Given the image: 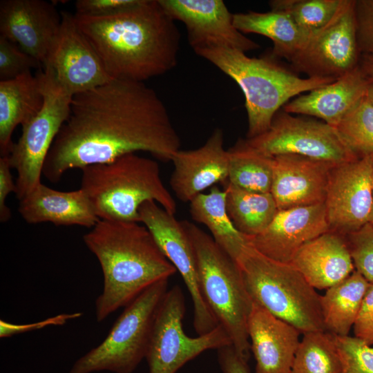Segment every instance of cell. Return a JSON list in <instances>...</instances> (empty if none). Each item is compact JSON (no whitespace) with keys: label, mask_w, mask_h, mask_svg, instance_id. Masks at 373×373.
I'll return each instance as SVG.
<instances>
[{"label":"cell","mask_w":373,"mask_h":373,"mask_svg":"<svg viewBox=\"0 0 373 373\" xmlns=\"http://www.w3.org/2000/svg\"><path fill=\"white\" fill-rule=\"evenodd\" d=\"M43 65L17 44L0 35V81L15 79Z\"/></svg>","instance_id":"obj_36"},{"label":"cell","mask_w":373,"mask_h":373,"mask_svg":"<svg viewBox=\"0 0 373 373\" xmlns=\"http://www.w3.org/2000/svg\"><path fill=\"white\" fill-rule=\"evenodd\" d=\"M168 280L151 285L126 306L105 339L77 359L68 373H132L146 357Z\"/></svg>","instance_id":"obj_8"},{"label":"cell","mask_w":373,"mask_h":373,"mask_svg":"<svg viewBox=\"0 0 373 373\" xmlns=\"http://www.w3.org/2000/svg\"><path fill=\"white\" fill-rule=\"evenodd\" d=\"M159 1L175 21L184 25L193 50L226 47L246 52L260 48L236 28L233 14L222 0Z\"/></svg>","instance_id":"obj_16"},{"label":"cell","mask_w":373,"mask_h":373,"mask_svg":"<svg viewBox=\"0 0 373 373\" xmlns=\"http://www.w3.org/2000/svg\"><path fill=\"white\" fill-rule=\"evenodd\" d=\"M360 65L365 73L373 72V55H361Z\"/></svg>","instance_id":"obj_43"},{"label":"cell","mask_w":373,"mask_h":373,"mask_svg":"<svg viewBox=\"0 0 373 373\" xmlns=\"http://www.w3.org/2000/svg\"><path fill=\"white\" fill-rule=\"evenodd\" d=\"M217 350L218 362L223 373H250L248 361L240 356L231 344Z\"/></svg>","instance_id":"obj_42"},{"label":"cell","mask_w":373,"mask_h":373,"mask_svg":"<svg viewBox=\"0 0 373 373\" xmlns=\"http://www.w3.org/2000/svg\"><path fill=\"white\" fill-rule=\"evenodd\" d=\"M247 332L255 373H290L300 332L253 302Z\"/></svg>","instance_id":"obj_21"},{"label":"cell","mask_w":373,"mask_h":373,"mask_svg":"<svg viewBox=\"0 0 373 373\" xmlns=\"http://www.w3.org/2000/svg\"><path fill=\"white\" fill-rule=\"evenodd\" d=\"M369 223H370L373 226V204Z\"/></svg>","instance_id":"obj_45"},{"label":"cell","mask_w":373,"mask_h":373,"mask_svg":"<svg viewBox=\"0 0 373 373\" xmlns=\"http://www.w3.org/2000/svg\"><path fill=\"white\" fill-rule=\"evenodd\" d=\"M369 76L359 64L336 80L300 95L283 109L314 117L336 127L365 96Z\"/></svg>","instance_id":"obj_22"},{"label":"cell","mask_w":373,"mask_h":373,"mask_svg":"<svg viewBox=\"0 0 373 373\" xmlns=\"http://www.w3.org/2000/svg\"><path fill=\"white\" fill-rule=\"evenodd\" d=\"M82 312L60 314L44 320L27 324H14L0 320V338L11 337L28 332L40 329L50 325H63L68 321L81 317Z\"/></svg>","instance_id":"obj_39"},{"label":"cell","mask_w":373,"mask_h":373,"mask_svg":"<svg viewBox=\"0 0 373 373\" xmlns=\"http://www.w3.org/2000/svg\"><path fill=\"white\" fill-rule=\"evenodd\" d=\"M75 17L113 79L144 82L177 65L181 36L159 0H137L108 17Z\"/></svg>","instance_id":"obj_2"},{"label":"cell","mask_w":373,"mask_h":373,"mask_svg":"<svg viewBox=\"0 0 373 373\" xmlns=\"http://www.w3.org/2000/svg\"><path fill=\"white\" fill-rule=\"evenodd\" d=\"M356 38L361 55H373V0H354Z\"/></svg>","instance_id":"obj_37"},{"label":"cell","mask_w":373,"mask_h":373,"mask_svg":"<svg viewBox=\"0 0 373 373\" xmlns=\"http://www.w3.org/2000/svg\"><path fill=\"white\" fill-rule=\"evenodd\" d=\"M354 337L373 345V284H370L353 325Z\"/></svg>","instance_id":"obj_40"},{"label":"cell","mask_w":373,"mask_h":373,"mask_svg":"<svg viewBox=\"0 0 373 373\" xmlns=\"http://www.w3.org/2000/svg\"><path fill=\"white\" fill-rule=\"evenodd\" d=\"M335 335L318 331L303 334L290 373H342Z\"/></svg>","instance_id":"obj_31"},{"label":"cell","mask_w":373,"mask_h":373,"mask_svg":"<svg viewBox=\"0 0 373 373\" xmlns=\"http://www.w3.org/2000/svg\"><path fill=\"white\" fill-rule=\"evenodd\" d=\"M345 237L355 270L373 284V226L367 223Z\"/></svg>","instance_id":"obj_35"},{"label":"cell","mask_w":373,"mask_h":373,"mask_svg":"<svg viewBox=\"0 0 373 373\" xmlns=\"http://www.w3.org/2000/svg\"><path fill=\"white\" fill-rule=\"evenodd\" d=\"M19 201L18 211L29 224L48 222L56 226L92 228L100 220L80 188L61 191L41 182Z\"/></svg>","instance_id":"obj_24"},{"label":"cell","mask_w":373,"mask_h":373,"mask_svg":"<svg viewBox=\"0 0 373 373\" xmlns=\"http://www.w3.org/2000/svg\"><path fill=\"white\" fill-rule=\"evenodd\" d=\"M42 82L44 104L40 112L22 126L18 141L8 155L17 171L16 196L20 200L41 182L47 155L67 119L73 96L59 86L44 70L37 71Z\"/></svg>","instance_id":"obj_9"},{"label":"cell","mask_w":373,"mask_h":373,"mask_svg":"<svg viewBox=\"0 0 373 373\" xmlns=\"http://www.w3.org/2000/svg\"><path fill=\"white\" fill-rule=\"evenodd\" d=\"M140 223L99 220L83 236L103 274V290L95 301L97 322L177 271L149 230Z\"/></svg>","instance_id":"obj_3"},{"label":"cell","mask_w":373,"mask_h":373,"mask_svg":"<svg viewBox=\"0 0 373 373\" xmlns=\"http://www.w3.org/2000/svg\"><path fill=\"white\" fill-rule=\"evenodd\" d=\"M180 145L166 107L153 88L144 82L111 79L73 96L42 175L57 182L70 169L137 151L171 161Z\"/></svg>","instance_id":"obj_1"},{"label":"cell","mask_w":373,"mask_h":373,"mask_svg":"<svg viewBox=\"0 0 373 373\" xmlns=\"http://www.w3.org/2000/svg\"><path fill=\"white\" fill-rule=\"evenodd\" d=\"M81 170L80 189L100 220L140 222L139 209L149 200L171 214L176 213V202L154 160L130 153Z\"/></svg>","instance_id":"obj_5"},{"label":"cell","mask_w":373,"mask_h":373,"mask_svg":"<svg viewBox=\"0 0 373 373\" xmlns=\"http://www.w3.org/2000/svg\"><path fill=\"white\" fill-rule=\"evenodd\" d=\"M9 157H0V221L8 222L11 218V211L6 205V198L11 193H16V183L14 182L10 169Z\"/></svg>","instance_id":"obj_41"},{"label":"cell","mask_w":373,"mask_h":373,"mask_svg":"<svg viewBox=\"0 0 373 373\" xmlns=\"http://www.w3.org/2000/svg\"><path fill=\"white\" fill-rule=\"evenodd\" d=\"M290 264L318 289L339 283L355 270L345 237L331 231L303 245Z\"/></svg>","instance_id":"obj_23"},{"label":"cell","mask_w":373,"mask_h":373,"mask_svg":"<svg viewBox=\"0 0 373 373\" xmlns=\"http://www.w3.org/2000/svg\"><path fill=\"white\" fill-rule=\"evenodd\" d=\"M222 184L227 211L236 228L247 237L262 232L278 211L271 193L247 191L231 184L227 180Z\"/></svg>","instance_id":"obj_29"},{"label":"cell","mask_w":373,"mask_h":373,"mask_svg":"<svg viewBox=\"0 0 373 373\" xmlns=\"http://www.w3.org/2000/svg\"><path fill=\"white\" fill-rule=\"evenodd\" d=\"M342 373H373V347L354 336H335Z\"/></svg>","instance_id":"obj_34"},{"label":"cell","mask_w":373,"mask_h":373,"mask_svg":"<svg viewBox=\"0 0 373 373\" xmlns=\"http://www.w3.org/2000/svg\"><path fill=\"white\" fill-rule=\"evenodd\" d=\"M236 28L243 34L254 33L271 40L270 55L289 62L306 44L310 35L300 29L285 11L271 10L260 12L249 11L233 15Z\"/></svg>","instance_id":"obj_26"},{"label":"cell","mask_w":373,"mask_h":373,"mask_svg":"<svg viewBox=\"0 0 373 373\" xmlns=\"http://www.w3.org/2000/svg\"><path fill=\"white\" fill-rule=\"evenodd\" d=\"M345 0H272L271 10L286 12L303 31L312 35L327 25Z\"/></svg>","instance_id":"obj_32"},{"label":"cell","mask_w":373,"mask_h":373,"mask_svg":"<svg viewBox=\"0 0 373 373\" xmlns=\"http://www.w3.org/2000/svg\"><path fill=\"white\" fill-rule=\"evenodd\" d=\"M367 75L369 76V84L366 97L373 104V72L368 73Z\"/></svg>","instance_id":"obj_44"},{"label":"cell","mask_w":373,"mask_h":373,"mask_svg":"<svg viewBox=\"0 0 373 373\" xmlns=\"http://www.w3.org/2000/svg\"><path fill=\"white\" fill-rule=\"evenodd\" d=\"M324 203L331 231L346 236L369 223L373 204V154L334 166Z\"/></svg>","instance_id":"obj_14"},{"label":"cell","mask_w":373,"mask_h":373,"mask_svg":"<svg viewBox=\"0 0 373 373\" xmlns=\"http://www.w3.org/2000/svg\"><path fill=\"white\" fill-rule=\"evenodd\" d=\"M171 161V189L178 200L190 202L206 189L228 178L229 155L224 148L223 131L215 129L202 146L193 150L180 149Z\"/></svg>","instance_id":"obj_20"},{"label":"cell","mask_w":373,"mask_h":373,"mask_svg":"<svg viewBox=\"0 0 373 373\" xmlns=\"http://www.w3.org/2000/svg\"><path fill=\"white\" fill-rule=\"evenodd\" d=\"M370 284L354 270L347 278L327 289L321 296L326 332L335 336H348Z\"/></svg>","instance_id":"obj_28"},{"label":"cell","mask_w":373,"mask_h":373,"mask_svg":"<svg viewBox=\"0 0 373 373\" xmlns=\"http://www.w3.org/2000/svg\"><path fill=\"white\" fill-rule=\"evenodd\" d=\"M44 104L39 74L31 71L15 79L0 81V155L8 156L14 142L12 135L18 125L33 119Z\"/></svg>","instance_id":"obj_25"},{"label":"cell","mask_w":373,"mask_h":373,"mask_svg":"<svg viewBox=\"0 0 373 373\" xmlns=\"http://www.w3.org/2000/svg\"><path fill=\"white\" fill-rule=\"evenodd\" d=\"M329 231L325 203L278 210L260 233L247 237L265 256L290 263L295 253L311 240Z\"/></svg>","instance_id":"obj_18"},{"label":"cell","mask_w":373,"mask_h":373,"mask_svg":"<svg viewBox=\"0 0 373 373\" xmlns=\"http://www.w3.org/2000/svg\"><path fill=\"white\" fill-rule=\"evenodd\" d=\"M354 17V0L343 6L324 28L312 33L290 60V67L308 77L336 80L360 64Z\"/></svg>","instance_id":"obj_13"},{"label":"cell","mask_w":373,"mask_h":373,"mask_svg":"<svg viewBox=\"0 0 373 373\" xmlns=\"http://www.w3.org/2000/svg\"><path fill=\"white\" fill-rule=\"evenodd\" d=\"M185 310L182 290L174 285L166 292L155 317L145 357L149 373H175L204 351L231 344L229 336L220 324L207 334L197 337L187 336L182 327Z\"/></svg>","instance_id":"obj_10"},{"label":"cell","mask_w":373,"mask_h":373,"mask_svg":"<svg viewBox=\"0 0 373 373\" xmlns=\"http://www.w3.org/2000/svg\"><path fill=\"white\" fill-rule=\"evenodd\" d=\"M227 181L238 188L258 193L271 191L274 157L266 155L239 140L227 150Z\"/></svg>","instance_id":"obj_30"},{"label":"cell","mask_w":373,"mask_h":373,"mask_svg":"<svg viewBox=\"0 0 373 373\" xmlns=\"http://www.w3.org/2000/svg\"><path fill=\"white\" fill-rule=\"evenodd\" d=\"M194 51L233 79L241 88L247 115V139L266 132L276 113L289 99L335 81L331 78H302L270 54L250 57L245 52L226 47H208Z\"/></svg>","instance_id":"obj_4"},{"label":"cell","mask_w":373,"mask_h":373,"mask_svg":"<svg viewBox=\"0 0 373 373\" xmlns=\"http://www.w3.org/2000/svg\"><path fill=\"white\" fill-rule=\"evenodd\" d=\"M236 264L254 303L300 334L325 331L321 295L293 265L265 256L249 243Z\"/></svg>","instance_id":"obj_6"},{"label":"cell","mask_w":373,"mask_h":373,"mask_svg":"<svg viewBox=\"0 0 373 373\" xmlns=\"http://www.w3.org/2000/svg\"><path fill=\"white\" fill-rule=\"evenodd\" d=\"M137 0H77L76 15L87 17H108L133 6Z\"/></svg>","instance_id":"obj_38"},{"label":"cell","mask_w":373,"mask_h":373,"mask_svg":"<svg viewBox=\"0 0 373 373\" xmlns=\"http://www.w3.org/2000/svg\"><path fill=\"white\" fill-rule=\"evenodd\" d=\"M335 128L356 155L373 154V104L366 96Z\"/></svg>","instance_id":"obj_33"},{"label":"cell","mask_w":373,"mask_h":373,"mask_svg":"<svg viewBox=\"0 0 373 373\" xmlns=\"http://www.w3.org/2000/svg\"><path fill=\"white\" fill-rule=\"evenodd\" d=\"M139 216L140 222L149 230L163 254L184 280L193 304L195 332L198 335L211 332L219 324L202 292L195 253L182 221L153 200L141 205Z\"/></svg>","instance_id":"obj_12"},{"label":"cell","mask_w":373,"mask_h":373,"mask_svg":"<svg viewBox=\"0 0 373 373\" xmlns=\"http://www.w3.org/2000/svg\"><path fill=\"white\" fill-rule=\"evenodd\" d=\"M192 218L210 231L219 247L236 262L249 245L231 220L226 207V192L216 185L209 193H200L190 202Z\"/></svg>","instance_id":"obj_27"},{"label":"cell","mask_w":373,"mask_h":373,"mask_svg":"<svg viewBox=\"0 0 373 373\" xmlns=\"http://www.w3.org/2000/svg\"><path fill=\"white\" fill-rule=\"evenodd\" d=\"M61 26L44 70L72 96L104 84L111 79L75 14L61 12Z\"/></svg>","instance_id":"obj_15"},{"label":"cell","mask_w":373,"mask_h":373,"mask_svg":"<svg viewBox=\"0 0 373 373\" xmlns=\"http://www.w3.org/2000/svg\"><path fill=\"white\" fill-rule=\"evenodd\" d=\"M256 151L270 157L298 155L339 164L358 157L341 139L336 128L309 116H294L283 108L264 133L245 140Z\"/></svg>","instance_id":"obj_11"},{"label":"cell","mask_w":373,"mask_h":373,"mask_svg":"<svg viewBox=\"0 0 373 373\" xmlns=\"http://www.w3.org/2000/svg\"><path fill=\"white\" fill-rule=\"evenodd\" d=\"M195 253L203 296L237 353L249 361L248 319L253 307L236 262L199 227L182 220Z\"/></svg>","instance_id":"obj_7"},{"label":"cell","mask_w":373,"mask_h":373,"mask_svg":"<svg viewBox=\"0 0 373 373\" xmlns=\"http://www.w3.org/2000/svg\"><path fill=\"white\" fill-rule=\"evenodd\" d=\"M336 165L298 155L274 157L270 193L278 210L324 203Z\"/></svg>","instance_id":"obj_19"},{"label":"cell","mask_w":373,"mask_h":373,"mask_svg":"<svg viewBox=\"0 0 373 373\" xmlns=\"http://www.w3.org/2000/svg\"><path fill=\"white\" fill-rule=\"evenodd\" d=\"M62 16L44 0H1L0 33L44 66L61 26Z\"/></svg>","instance_id":"obj_17"}]
</instances>
